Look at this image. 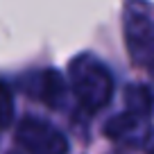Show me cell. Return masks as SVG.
Segmentation results:
<instances>
[{
  "label": "cell",
  "mask_w": 154,
  "mask_h": 154,
  "mask_svg": "<svg viewBox=\"0 0 154 154\" xmlns=\"http://www.w3.org/2000/svg\"><path fill=\"white\" fill-rule=\"evenodd\" d=\"M136 125V116L134 113H122V116H116L113 120H109V125H106V136H111V138H118V136L127 134V131H131Z\"/></svg>",
  "instance_id": "obj_4"
},
{
  "label": "cell",
  "mask_w": 154,
  "mask_h": 154,
  "mask_svg": "<svg viewBox=\"0 0 154 154\" xmlns=\"http://www.w3.org/2000/svg\"><path fill=\"white\" fill-rule=\"evenodd\" d=\"M75 91H77V97L82 100V104L93 111L97 106L106 104V100L111 95V79L102 66L84 68L82 75L75 77Z\"/></svg>",
  "instance_id": "obj_2"
},
{
  "label": "cell",
  "mask_w": 154,
  "mask_h": 154,
  "mask_svg": "<svg viewBox=\"0 0 154 154\" xmlns=\"http://www.w3.org/2000/svg\"><path fill=\"white\" fill-rule=\"evenodd\" d=\"M61 93H63V84L59 79V75L52 72V70L45 72V77H43V100L50 106H57V100L61 97Z\"/></svg>",
  "instance_id": "obj_3"
},
{
  "label": "cell",
  "mask_w": 154,
  "mask_h": 154,
  "mask_svg": "<svg viewBox=\"0 0 154 154\" xmlns=\"http://www.w3.org/2000/svg\"><path fill=\"white\" fill-rule=\"evenodd\" d=\"M11 113H14L11 91L5 86V82H0V127H7L11 122Z\"/></svg>",
  "instance_id": "obj_5"
},
{
  "label": "cell",
  "mask_w": 154,
  "mask_h": 154,
  "mask_svg": "<svg viewBox=\"0 0 154 154\" xmlns=\"http://www.w3.org/2000/svg\"><path fill=\"white\" fill-rule=\"evenodd\" d=\"M16 140L29 154H66L68 143L52 125L41 122L36 118H25L18 127Z\"/></svg>",
  "instance_id": "obj_1"
}]
</instances>
